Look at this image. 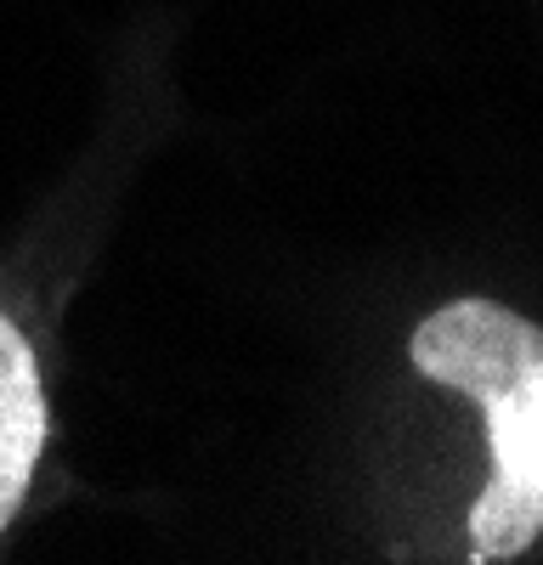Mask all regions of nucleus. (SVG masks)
Masks as SVG:
<instances>
[{"instance_id":"nucleus-1","label":"nucleus","mask_w":543,"mask_h":565,"mask_svg":"<svg viewBox=\"0 0 543 565\" xmlns=\"http://www.w3.org/2000/svg\"><path fill=\"white\" fill-rule=\"evenodd\" d=\"M419 380L481 407L487 487L470 509V559H515L543 537V328L498 300H447L407 334Z\"/></svg>"},{"instance_id":"nucleus-2","label":"nucleus","mask_w":543,"mask_h":565,"mask_svg":"<svg viewBox=\"0 0 543 565\" xmlns=\"http://www.w3.org/2000/svg\"><path fill=\"white\" fill-rule=\"evenodd\" d=\"M52 436L40 356L12 311H0V532L18 521V509L34 487V469Z\"/></svg>"}]
</instances>
